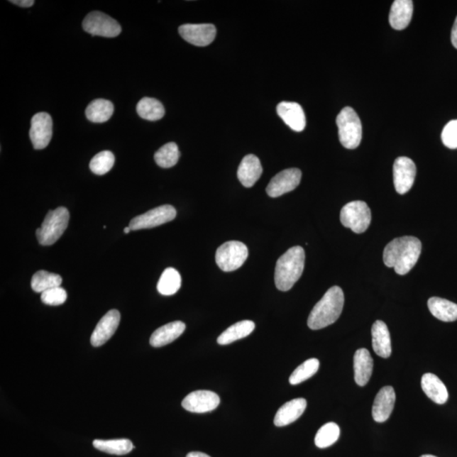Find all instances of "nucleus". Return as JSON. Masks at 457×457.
<instances>
[{
  "label": "nucleus",
  "instance_id": "f257e3e1",
  "mask_svg": "<svg viewBox=\"0 0 457 457\" xmlns=\"http://www.w3.org/2000/svg\"><path fill=\"white\" fill-rule=\"evenodd\" d=\"M422 251L421 241L414 236H402L391 241L384 250L385 265L393 268L399 275H405L413 269Z\"/></svg>",
  "mask_w": 457,
  "mask_h": 457
},
{
  "label": "nucleus",
  "instance_id": "f03ea898",
  "mask_svg": "<svg viewBox=\"0 0 457 457\" xmlns=\"http://www.w3.org/2000/svg\"><path fill=\"white\" fill-rule=\"evenodd\" d=\"M344 302V293L339 287L329 288L312 310L307 325L313 331H317L333 324L340 318Z\"/></svg>",
  "mask_w": 457,
  "mask_h": 457
},
{
  "label": "nucleus",
  "instance_id": "7ed1b4c3",
  "mask_svg": "<svg viewBox=\"0 0 457 457\" xmlns=\"http://www.w3.org/2000/svg\"><path fill=\"white\" fill-rule=\"evenodd\" d=\"M304 266V249L299 246L290 248L276 263L275 281L277 289L281 292L290 291L301 278Z\"/></svg>",
  "mask_w": 457,
  "mask_h": 457
},
{
  "label": "nucleus",
  "instance_id": "20e7f679",
  "mask_svg": "<svg viewBox=\"0 0 457 457\" xmlns=\"http://www.w3.org/2000/svg\"><path fill=\"white\" fill-rule=\"evenodd\" d=\"M70 213L67 208L60 207L48 213L40 228L36 231L39 244L51 246L58 241L67 230Z\"/></svg>",
  "mask_w": 457,
  "mask_h": 457
},
{
  "label": "nucleus",
  "instance_id": "39448f33",
  "mask_svg": "<svg viewBox=\"0 0 457 457\" xmlns=\"http://www.w3.org/2000/svg\"><path fill=\"white\" fill-rule=\"evenodd\" d=\"M339 138L342 146L347 149L357 148L361 143L363 127L361 121L354 109L346 107L336 118Z\"/></svg>",
  "mask_w": 457,
  "mask_h": 457
},
{
  "label": "nucleus",
  "instance_id": "423d86ee",
  "mask_svg": "<svg viewBox=\"0 0 457 457\" xmlns=\"http://www.w3.org/2000/svg\"><path fill=\"white\" fill-rule=\"evenodd\" d=\"M372 214L370 209L363 201H354L346 204L341 211V222L357 234H362L370 226Z\"/></svg>",
  "mask_w": 457,
  "mask_h": 457
},
{
  "label": "nucleus",
  "instance_id": "0eeeda50",
  "mask_svg": "<svg viewBox=\"0 0 457 457\" xmlns=\"http://www.w3.org/2000/svg\"><path fill=\"white\" fill-rule=\"evenodd\" d=\"M248 258V248L244 243L230 241L217 249L215 260L219 269L225 272L238 270Z\"/></svg>",
  "mask_w": 457,
  "mask_h": 457
},
{
  "label": "nucleus",
  "instance_id": "6e6552de",
  "mask_svg": "<svg viewBox=\"0 0 457 457\" xmlns=\"http://www.w3.org/2000/svg\"><path fill=\"white\" fill-rule=\"evenodd\" d=\"M82 28L92 36L116 38L121 33V26L116 20L99 11L89 13L83 21Z\"/></svg>",
  "mask_w": 457,
  "mask_h": 457
},
{
  "label": "nucleus",
  "instance_id": "1a4fd4ad",
  "mask_svg": "<svg viewBox=\"0 0 457 457\" xmlns=\"http://www.w3.org/2000/svg\"><path fill=\"white\" fill-rule=\"evenodd\" d=\"M175 217L177 210L173 206L163 205L131 219L129 227L131 231L155 228L172 221Z\"/></svg>",
  "mask_w": 457,
  "mask_h": 457
},
{
  "label": "nucleus",
  "instance_id": "9d476101",
  "mask_svg": "<svg viewBox=\"0 0 457 457\" xmlns=\"http://www.w3.org/2000/svg\"><path fill=\"white\" fill-rule=\"evenodd\" d=\"M417 168L409 158L400 157L395 160L393 167V177L395 191L399 194H406L414 184Z\"/></svg>",
  "mask_w": 457,
  "mask_h": 457
},
{
  "label": "nucleus",
  "instance_id": "9b49d317",
  "mask_svg": "<svg viewBox=\"0 0 457 457\" xmlns=\"http://www.w3.org/2000/svg\"><path fill=\"white\" fill-rule=\"evenodd\" d=\"M29 136L35 149L40 150L47 148L53 136V121L50 114L45 112L35 114L31 121Z\"/></svg>",
  "mask_w": 457,
  "mask_h": 457
},
{
  "label": "nucleus",
  "instance_id": "f8f14e48",
  "mask_svg": "<svg viewBox=\"0 0 457 457\" xmlns=\"http://www.w3.org/2000/svg\"><path fill=\"white\" fill-rule=\"evenodd\" d=\"M302 171L292 168L281 171L272 178L266 188L268 195L271 197H278L285 193L295 190L301 182Z\"/></svg>",
  "mask_w": 457,
  "mask_h": 457
},
{
  "label": "nucleus",
  "instance_id": "ddd939ff",
  "mask_svg": "<svg viewBox=\"0 0 457 457\" xmlns=\"http://www.w3.org/2000/svg\"><path fill=\"white\" fill-rule=\"evenodd\" d=\"M221 398L209 390H196L189 394L182 401L184 409L195 413L212 412L219 407Z\"/></svg>",
  "mask_w": 457,
  "mask_h": 457
},
{
  "label": "nucleus",
  "instance_id": "4468645a",
  "mask_svg": "<svg viewBox=\"0 0 457 457\" xmlns=\"http://www.w3.org/2000/svg\"><path fill=\"white\" fill-rule=\"evenodd\" d=\"M179 33L191 45L205 47L216 37V28L213 24H184L180 26Z\"/></svg>",
  "mask_w": 457,
  "mask_h": 457
},
{
  "label": "nucleus",
  "instance_id": "2eb2a0df",
  "mask_svg": "<svg viewBox=\"0 0 457 457\" xmlns=\"http://www.w3.org/2000/svg\"><path fill=\"white\" fill-rule=\"evenodd\" d=\"M120 312L116 309L109 311L100 319L94 332H92L91 336L92 345L99 347L105 344L116 333L119 324H120Z\"/></svg>",
  "mask_w": 457,
  "mask_h": 457
},
{
  "label": "nucleus",
  "instance_id": "dca6fc26",
  "mask_svg": "<svg viewBox=\"0 0 457 457\" xmlns=\"http://www.w3.org/2000/svg\"><path fill=\"white\" fill-rule=\"evenodd\" d=\"M395 402V393L392 386H385L377 394L373 402L372 414L377 423L387 421L392 413Z\"/></svg>",
  "mask_w": 457,
  "mask_h": 457
},
{
  "label": "nucleus",
  "instance_id": "f3484780",
  "mask_svg": "<svg viewBox=\"0 0 457 457\" xmlns=\"http://www.w3.org/2000/svg\"><path fill=\"white\" fill-rule=\"evenodd\" d=\"M277 114L290 128L301 133L306 127V116L300 104L281 102L277 105Z\"/></svg>",
  "mask_w": 457,
  "mask_h": 457
},
{
  "label": "nucleus",
  "instance_id": "a211bd4d",
  "mask_svg": "<svg viewBox=\"0 0 457 457\" xmlns=\"http://www.w3.org/2000/svg\"><path fill=\"white\" fill-rule=\"evenodd\" d=\"M263 173V167L260 160L254 155H248L244 157L237 170V177L245 187L254 186Z\"/></svg>",
  "mask_w": 457,
  "mask_h": 457
},
{
  "label": "nucleus",
  "instance_id": "6ab92c4d",
  "mask_svg": "<svg viewBox=\"0 0 457 457\" xmlns=\"http://www.w3.org/2000/svg\"><path fill=\"white\" fill-rule=\"evenodd\" d=\"M307 408L304 398H297L290 401L280 408L275 417L274 424L277 427H284L294 423L300 417Z\"/></svg>",
  "mask_w": 457,
  "mask_h": 457
},
{
  "label": "nucleus",
  "instance_id": "aec40b11",
  "mask_svg": "<svg viewBox=\"0 0 457 457\" xmlns=\"http://www.w3.org/2000/svg\"><path fill=\"white\" fill-rule=\"evenodd\" d=\"M373 348L380 358H388L392 353L391 340L387 325L381 320H377L372 327Z\"/></svg>",
  "mask_w": 457,
  "mask_h": 457
},
{
  "label": "nucleus",
  "instance_id": "412c9836",
  "mask_svg": "<svg viewBox=\"0 0 457 457\" xmlns=\"http://www.w3.org/2000/svg\"><path fill=\"white\" fill-rule=\"evenodd\" d=\"M413 14L411 0H395L390 12V24L395 30L401 31L410 24Z\"/></svg>",
  "mask_w": 457,
  "mask_h": 457
},
{
  "label": "nucleus",
  "instance_id": "4be33fe9",
  "mask_svg": "<svg viewBox=\"0 0 457 457\" xmlns=\"http://www.w3.org/2000/svg\"><path fill=\"white\" fill-rule=\"evenodd\" d=\"M421 385L425 395L438 405H443L448 401L449 394L446 386L434 373H425L422 377Z\"/></svg>",
  "mask_w": 457,
  "mask_h": 457
},
{
  "label": "nucleus",
  "instance_id": "5701e85b",
  "mask_svg": "<svg viewBox=\"0 0 457 457\" xmlns=\"http://www.w3.org/2000/svg\"><path fill=\"white\" fill-rule=\"evenodd\" d=\"M186 329V324L182 321H175L164 325L153 333L150 345L153 347H162L170 344L181 336Z\"/></svg>",
  "mask_w": 457,
  "mask_h": 457
},
{
  "label": "nucleus",
  "instance_id": "b1692460",
  "mask_svg": "<svg viewBox=\"0 0 457 457\" xmlns=\"http://www.w3.org/2000/svg\"><path fill=\"white\" fill-rule=\"evenodd\" d=\"M355 381L359 386H365L372 376L373 361L370 353L362 348L356 351L353 359Z\"/></svg>",
  "mask_w": 457,
  "mask_h": 457
},
{
  "label": "nucleus",
  "instance_id": "393cba45",
  "mask_svg": "<svg viewBox=\"0 0 457 457\" xmlns=\"http://www.w3.org/2000/svg\"><path fill=\"white\" fill-rule=\"evenodd\" d=\"M430 313L443 322L457 320V304L441 297H431L428 301Z\"/></svg>",
  "mask_w": 457,
  "mask_h": 457
},
{
  "label": "nucleus",
  "instance_id": "a878e982",
  "mask_svg": "<svg viewBox=\"0 0 457 457\" xmlns=\"http://www.w3.org/2000/svg\"><path fill=\"white\" fill-rule=\"evenodd\" d=\"M255 329V324L251 320H243L231 325L218 337V344L225 346L232 342L243 339L252 334Z\"/></svg>",
  "mask_w": 457,
  "mask_h": 457
},
{
  "label": "nucleus",
  "instance_id": "bb28decb",
  "mask_svg": "<svg viewBox=\"0 0 457 457\" xmlns=\"http://www.w3.org/2000/svg\"><path fill=\"white\" fill-rule=\"evenodd\" d=\"M114 114V105L111 101L106 99H95L87 106L86 116L89 120L94 123L106 122Z\"/></svg>",
  "mask_w": 457,
  "mask_h": 457
},
{
  "label": "nucleus",
  "instance_id": "cd10ccee",
  "mask_svg": "<svg viewBox=\"0 0 457 457\" xmlns=\"http://www.w3.org/2000/svg\"><path fill=\"white\" fill-rule=\"evenodd\" d=\"M182 287V277L174 268H168L160 277L157 285L158 292L163 296H172Z\"/></svg>",
  "mask_w": 457,
  "mask_h": 457
},
{
  "label": "nucleus",
  "instance_id": "c85d7f7f",
  "mask_svg": "<svg viewBox=\"0 0 457 457\" xmlns=\"http://www.w3.org/2000/svg\"><path fill=\"white\" fill-rule=\"evenodd\" d=\"M137 112L144 120L156 121L164 117L165 111L159 100L143 98L137 105Z\"/></svg>",
  "mask_w": 457,
  "mask_h": 457
},
{
  "label": "nucleus",
  "instance_id": "c756f323",
  "mask_svg": "<svg viewBox=\"0 0 457 457\" xmlns=\"http://www.w3.org/2000/svg\"><path fill=\"white\" fill-rule=\"evenodd\" d=\"M94 446L99 451L117 456L128 454L134 449L133 442L127 439H111V441L95 439Z\"/></svg>",
  "mask_w": 457,
  "mask_h": 457
},
{
  "label": "nucleus",
  "instance_id": "7c9ffc66",
  "mask_svg": "<svg viewBox=\"0 0 457 457\" xmlns=\"http://www.w3.org/2000/svg\"><path fill=\"white\" fill-rule=\"evenodd\" d=\"M61 283H62V278L60 275L40 270L33 276L31 285L35 292L43 293L47 290L60 287Z\"/></svg>",
  "mask_w": 457,
  "mask_h": 457
},
{
  "label": "nucleus",
  "instance_id": "2f4dec72",
  "mask_svg": "<svg viewBox=\"0 0 457 457\" xmlns=\"http://www.w3.org/2000/svg\"><path fill=\"white\" fill-rule=\"evenodd\" d=\"M181 156L177 143H169L155 153V160L161 168H171L177 164Z\"/></svg>",
  "mask_w": 457,
  "mask_h": 457
},
{
  "label": "nucleus",
  "instance_id": "473e14b6",
  "mask_svg": "<svg viewBox=\"0 0 457 457\" xmlns=\"http://www.w3.org/2000/svg\"><path fill=\"white\" fill-rule=\"evenodd\" d=\"M341 430L339 426L335 423H328L321 427L315 436V445L324 449L331 446L340 437Z\"/></svg>",
  "mask_w": 457,
  "mask_h": 457
},
{
  "label": "nucleus",
  "instance_id": "72a5a7b5",
  "mask_svg": "<svg viewBox=\"0 0 457 457\" xmlns=\"http://www.w3.org/2000/svg\"><path fill=\"white\" fill-rule=\"evenodd\" d=\"M319 368V361L316 358L307 360L306 362L297 368L290 377V384L297 385L313 377Z\"/></svg>",
  "mask_w": 457,
  "mask_h": 457
},
{
  "label": "nucleus",
  "instance_id": "f704fd0d",
  "mask_svg": "<svg viewBox=\"0 0 457 457\" xmlns=\"http://www.w3.org/2000/svg\"><path fill=\"white\" fill-rule=\"evenodd\" d=\"M114 156L111 151H103L92 158L90 162V170L96 175L107 174L113 168Z\"/></svg>",
  "mask_w": 457,
  "mask_h": 457
},
{
  "label": "nucleus",
  "instance_id": "c9c22d12",
  "mask_svg": "<svg viewBox=\"0 0 457 457\" xmlns=\"http://www.w3.org/2000/svg\"><path fill=\"white\" fill-rule=\"evenodd\" d=\"M67 293L62 287H55L43 292L41 295V300L45 304L50 306H59L67 301Z\"/></svg>",
  "mask_w": 457,
  "mask_h": 457
},
{
  "label": "nucleus",
  "instance_id": "e433bc0d",
  "mask_svg": "<svg viewBox=\"0 0 457 457\" xmlns=\"http://www.w3.org/2000/svg\"><path fill=\"white\" fill-rule=\"evenodd\" d=\"M441 139L446 147L457 148V120L448 123L442 131Z\"/></svg>",
  "mask_w": 457,
  "mask_h": 457
},
{
  "label": "nucleus",
  "instance_id": "4c0bfd02",
  "mask_svg": "<svg viewBox=\"0 0 457 457\" xmlns=\"http://www.w3.org/2000/svg\"><path fill=\"white\" fill-rule=\"evenodd\" d=\"M11 3L21 7L28 8L33 6L35 2L33 0H11Z\"/></svg>",
  "mask_w": 457,
  "mask_h": 457
},
{
  "label": "nucleus",
  "instance_id": "58836bf2",
  "mask_svg": "<svg viewBox=\"0 0 457 457\" xmlns=\"http://www.w3.org/2000/svg\"><path fill=\"white\" fill-rule=\"evenodd\" d=\"M451 43L457 50V17L451 31Z\"/></svg>",
  "mask_w": 457,
  "mask_h": 457
},
{
  "label": "nucleus",
  "instance_id": "ea45409f",
  "mask_svg": "<svg viewBox=\"0 0 457 457\" xmlns=\"http://www.w3.org/2000/svg\"><path fill=\"white\" fill-rule=\"evenodd\" d=\"M187 457H210L209 456L203 453V452H190Z\"/></svg>",
  "mask_w": 457,
  "mask_h": 457
},
{
  "label": "nucleus",
  "instance_id": "a19ab883",
  "mask_svg": "<svg viewBox=\"0 0 457 457\" xmlns=\"http://www.w3.org/2000/svg\"><path fill=\"white\" fill-rule=\"evenodd\" d=\"M131 231V228H130L129 226H128V227H126V228H124V232L126 233V234H128V233H129Z\"/></svg>",
  "mask_w": 457,
  "mask_h": 457
},
{
  "label": "nucleus",
  "instance_id": "79ce46f5",
  "mask_svg": "<svg viewBox=\"0 0 457 457\" xmlns=\"http://www.w3.org/2000/svg\"><path fill=\"white\" fill-rule=\"evenodd\" d=\"M420 457H437V456H433V455H424V456H422Z\"/></svg>",
  "mask_w": 457,
  "mask_h": 457
}]
</instances>
